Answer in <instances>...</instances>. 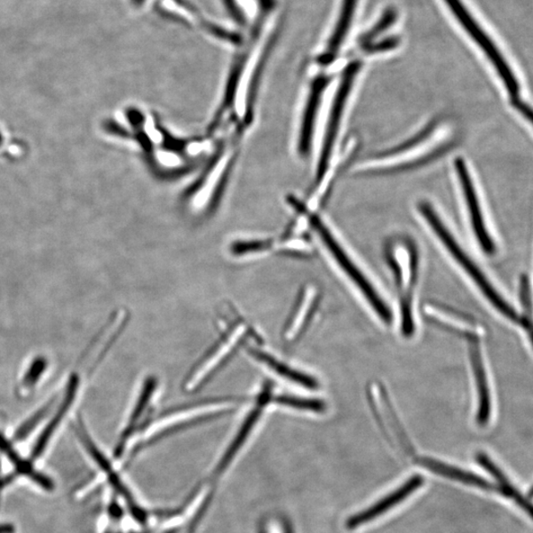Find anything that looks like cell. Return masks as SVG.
<instances>
[{
    "mask_svg": "<svg viewBox=\"0 0 533 533\" xmlns=\"http://www.w3.org/2000/svg\"><path fill=\"white\" fill-rule=\"evenodd\" d=\"M238 402L239 400L236 399L215 398L163 414L164 416L160 417L151 428L149 426L147 437L138 444L132 452V457L137 456V453L150 446L151 443L163 439L165 435L230 413L235 410Z\"/></svg>",
    "mask_w": 533,
    "mask_h": 533,
    "instance_id": "1",
    "label": "cell"
},
{
    "mask_svg": "<svg viewBox=\"0 0 533 533\" xmlns=\"http://www.w3.org/2000/svg\"><path fill=\"white\" fill-rule=\"evenodd\" d=\"M420 211L424 219L429 222L431 228L435 235L439 237L442 243L446 246L448 251L455 258L456 261L462 266L471 279L475 282L477 287L484 293L491 304L500 311V313L509 318L515 323L521 322V318L515 310L505 301L500 293H497L491 282L488 281L484 274L480 271L476 264L470 259L469 256L464 251V249L457 243L455 237L449 233L446 226L440 219L439 215L428 203H420Z\"/></svg>",
    "mask_w": 533,
    "mask_h": 533,
    "instance_id": "2",
    "label": "cell"
},
{
    "mask_svg": "<svg viewBox=\"0 0 533 533\" xmlns=\"http://www.w3.org/2000/svg\"><path fill=\"white\" fill-rule=\"evenodd\" d=\"M248 337L258 339V335L249 327L243 319H235L227 326V331L211 350L193 368L184 384L187 393H195L212 378L216 373L234 357L239 346Z\"/></svg>",
    "mask_w": 533,
    "mask_h": 533,
    "instance_id": "3",
    "label": "cell"
},
{
    "mask_svg": "<svg viewBox=\"0 0 533 533\" xmlns=\"http://www.w3.org/2000/svg\"><path fill=\"white\" fill-rule=\"evenodd\" d=\"M405 249L403 256L402 251L388 253V262L394 274L399 295L402 331L405 337H411L415 332L413 302L419 277V259L414 246L409 244Z\"/></svg>",
    "mask_w": 533,
    "mask_h": 533,
    "instance_id": "4",
    "label": "cell"
},
{
    "mask_svg": "<svg viewBox=\"0 0 533 533\" xmlns=\"http://www.w3.org/2000/svg\"><path fill=\"white\" fill-rule=\"evenodd\" d=\"M310 224L313 226L320 239L330 252L335 261L339 265L340 268L345 272L351 281L359 288L364 298H367L370 306L376 311L377 314L382 319V322L389 324L393 322V314L390 309L386 306V302L382 300L375 288L369 282L366 275L358 268L348 254H346L342 246L337 243L335 237L330 231L325 227L322 220L317 216H313L310 219Z\"/></svg>",
    "mask_w": 533,
    "mask_h": 533,
    "instance_id": "5",
    "label": "cell"
},
{
    "mask_svg": "<svg viewBox=\"0 0 533 533\" xmlns=\"http://www.w3.org/2000/svg\"><path fill=\"white\" fill-rule=\"evenodd\" d=\"M449 7L452 14L456 16L457 21L464 27L465 30L470 35L483 50L485 55L492 62V65L499 74L501 79L512 98L519 97L520 85L515 78L508 62L505 61L499 49L496 47L489 35L484 31L481 26L478 24L475 18L471 15L467 7L461 0H444Z\"/></svg>",
    "mask_w": 533,
    "mask_h": 533,
    "instance_id": "6",
    "label": "cell"
},
{
    "mask_svg": "<svg viewBox=\"0 0 533 533\" xmlns=\"http://www.w3.org/2000/svg\"><path fill=\"white\" fill-rule=\"evenodd\" d=\"M361 64L358 61L353 62L349 67H346L342 76L341 84L338 88L330 115H329L328 124L326 128L325 137L322 154H320L319 163L317 167V181L320 182L324 177L329 162L334 148L335 141L339 131L341 120L345 111V106L348 101L349 95L354 85V80L357 77Z\"/></svg>",
    "mask_w": 533,
    "mask_h": 533,
    "instance_id": "7",
    "label": "cell"
},
{
    "mask_svg": "<svg viewBox=\"0 0 533 533\" xmlns=\"http://www.w3.org/2000/svg\"><path fill=\"white\" fill-rule=\"evenodd\" d=\"M272 395V386L266 385L260 394L259 397L257 398V402L254 409L248 414L243 421V425L240 426L238 433L235 437L229 443L228 448L224 453V456L219 459L215 470L212 471L211 475V481L212 485H215L220 476L227 473V468L233 465L234 460L238 456L240 450L243 449L244 444L251 437L258 421L263 414L265 406L269 403Z\"/></svg>",
    "mask_w": 533,
    "mask_h": 533,
    "instance_id": "8",
    "label": "cell"
},
{
    "mask_svg": "<svg viewBox=\"0 0 533 533\" xmlns=\"http://www.w3.org/2000/svg\"><path fill=\"white\" fill-rule=\"evenodd\" d=\"M456 171L461 185L462 193H464L465 203L469 211L471 224L474 230L475 236L480 246L487 254H494L496 248L492 238L489 235L486 229L485 221L480 209L479 200L473 179H471L467 165L462 158L456 159Z\"/></svg>",
    "mask_w": 533,
    "mask_h": 533,
    "instance_id": "9",
    "label": "cell"
},
{
    "mask_svg": "<svg viewBox=\"0 0 533 533\" xmlns=\"http://www.w3.org/2000/svg\"><path fill=\"white\" fill-rule=\"evenodd\" d=\"M423 484V476L414 475L410 479H408L402 487L397 489V490L385 497L384 499H381L375 505L370 506L366 511L353 515V517L346 521V528L349 529H357L361 527L362 524L376 520L379 515L384 514L390 509H393L394 506L404 501L406 497L412 495L417 489L422 487Z\"/></svg>",
    "mask_w": 533,
    "mask_h": 533,
    "instance_id": "10",
    "label": "cell"
},
{
    "mask_svg": "<svg viewBox=\"0 0 533 533\" xmlns=\"http://www.w3.org/2000/svg\"><path fill=\"white\" fill-rule=\"evenodd\" d=\"M318 302L319 295L314 288L308 287L302 290L288 322L284 325L282 333L284 342L290 344L299 339L313 319Z\"/></svg>",
    "mask_w": 533,
    "mask_h": 533,
    "instance_id": "11",
    "label": "cell"
},
{
    "mask_svg": "<svg viewBox=\"0 0 533 533\" xmlns=\"http://www.w3.org/2000/svg\"><path fill=\"white\" fill-rule=\"evenodd\" d=\"M468 343L471 368H473L477 389V422L479 426H484L487 425L491 416L492 405L490 388H489L483 354L481 352V346H480L479 338H473V339L468 340Z\"/></svg>",
    "mask_w": 533,
    "mask_h": 533,
    "instance_id": "12",
    "label": "cell"
},
{
    "mask_svg": "<svg viewBox=\"0 0 533 533\" xmlns=\"http://www.w3.org/2000/svg\"><path fill=\"white\" fill-rule=\"evenodd\" d=\"M157 386V381L155 378H149L146 380L144 387L141 389V393L137 400L135 407H133L131 416L128 420L126 428L123 429L120 441L115 449V457H121L126 444L131 437L133 432H135L139 421L144 416L145 412L153 399Z\"/></svg>",
    "mask_w": 533,
    "mask_h": 533,
    "instance_id": "13",
    "label": "cell"
},
{
    "mask_svg": "<svg viewBox=\"0 0 533 533\" xmlns=\"http://www.w3.org/2000/svg\"><path fill=\"white\" fill-rule=\"evenodd\" d=\"M327 84L328 80L326 78L319 77L314 83L313 88H311L306 109L305 111L304 120H302L301 133L299 138L298 147L302 155H306L309 151L311 139H313L316 115Z\"/></svg>",
    "mask_w": 533,
    "mask_h": 533,
    "instance_id": "14",
    "label": "cell"
},
{
    "mask_svg": "<svg viewBox=\"0 0 533 533\" xmlns=\"http://www.w3.org/2000/svg\"><path fill=\"white\" fill-rule=\"evenodd\" d=\"M418 464L429 469L433 473L456 480V481L461 483L484 489V490L497 492V486L486 481L482 477L467 473V471H464L460 468L443 464V462L439 460L429 457H421L420 459H418Z\"/></svg>",
    "mask_w": 533,
    "mask_h": 533,
    "instance_id": "15",
    "label": "cell"
},
{
    "mask_svg": "<svg viewBox=\"0 0 533 533\" xmlns=\"http://www.w3.org/2000/svg\"><path fill=\"white\" fill-rule=\"evenodd\" d=\"M78 384L79 378L76 375H74L69 378L64 402H62V403L58 409L57 414L53 416L50 424L47 426V428L44 430V432L40 435L39 440L37 441V442H36L33 451L31 453L32 460L39 458L42 456V453L44 450V449H46L52 434L55 433L56 429L58 428L62 420V418L65 417V415L68 411L70 405L74 402L78 388Z\"/></svg>",
    "mask_w": 533,
    "mask_h": 533,
    "instance_id": "16",
    "label": "cell"
},
{
    "mask_svg": "<svg viewBox=\"0 0 533 533\" xmlns=\"http://www.w3.org/2000/svg\"><path fill=\"white\" fill-rule=\"evenodd\" d=\"M476 460L480 465L484 467L489 473H490L499 483L497 486V492H500L506 497L513 500L521 508L530 515L533 520V504L523 497L509 481L508 478L503 473V471L497 467L491 458H489L485 453L478 452Z\"/></svg>",
    "mask_w": 533,
    "mask_h": 533,
    "instance_id": "17",
    "label": "cell"
},
{
    "mask_svg": "<svg viewBox=\"0 0 533 533\" xmlns=\"http://www.w3.org/2000/svg\"><path fill=\"white\" fill-rule=\"evenodd\" d=\"M357 2L358 0H344L339 21H338L332 38L328 44L326 52L320 59L322 64L331 62L341 48L346 33L349 32Z\"/></svg>",
    "mask_w": 533,
    "mask_h": 533,
    "instance_id": "18",
    "label": "cell"
},
{
    "mask_svg": "<svg viewBox=\"0 0 533 533\" xmlns=\"http://www.w3.org/2000/svg\"><path fill=\"white\" fill-rule=\"evenodd\" d=\"M249 354H251L256 361L262 362L266 367H268L274 372L278 373L282 378L296 382V384L307 388L317 387V382L314 378H310L298 370L290 369L286 363L274 358L273 355L266 354L262 350L249 348Z\"/></svg>",
    "mask_w": 533,
    "mask_h": 533,
    "instance_id": "19",
    "label": "cell"
},
{
    "mask_svg": "<svg viewBox=\"0 0 533 533\" xmlns=\"http://www.w3.org/2000/svg\"><path fill=\"white\" fill-rule=\"evenodd\" d=\"M521 300L524 314L521 319V323L529 334L533 346V307L530 296V283L527 274H523L521 279Z\"/></svg>",
    "mask_w": 533,
    "mask_h": 533,
    "instance_id": "20",
    "label": "cell"
},
{
    "mask_svg": "<svg viewBox=\"0 0 533 533\" xmlns=\"http://www.w3.org/2000/svg\"><path fill=\"white\" fill-rule=\"evenodd\" d=\"M275 402L304 411L322 412L325 409V404L320 400L297 396L282 395L275 399Z\"/></svg>",
    "mask_w": 533,
    "mask_h": 533,
    "instance_id": "21",
    "label": "cell"
},
{
    "mask_svg": "<svg viewBox=\"0 0 533 533\" xmlns=\"http://www.w3.org/2000/svg\"><path fill=\"white\" fill-rule=\"evenodd\" d=\"M396 16V12L394 11V9H388V11L382 15L380 20L372 27V29L364 34L362 42L368 44L370 41L377 38L379 34L385 32L391 25L394 23Z\"/></svg>",
    "mask_w": 533,
    "mask_h": 533,
    "instance_id": "22",
    "label": "cell"
},
{
    "mask_svg": "<svg viewBox=\"0 0 533 533\" xmlns=\"http://www.w3.org/2000/svg\"><path fill=\"white\" fill-rule=\"evenodd\" d=\"M52 402L46 406H44L41 410L36 413L34 416L30 418L29 420H27L25 424H23L20 429L16 432L14 438L17 442H20L24 440L27 435H28L31 431L35 428L36 426L40 423L44 419V417L47 415L52 407Z\"/></svg>",
    "mask_w": 533,
    "mask_h": 533,
    "instance_id": "23",
    "label": "cell"
},
{
    "mask_svg": "<svg viewBox=\"0 0 533 533\" xmlns=\"http://www.w3.org/2000/svg\"><path fill=\"white\" fill-rule=\"evenodd\" d=\"M0 451H3L4 455L13 462L17 467L16 473L18 474H24L25 471L31 466L29 462L22 460L20 457L17 455V452L13 449L11 442L6 441L2 434H0Z\"/></svg>",
    "mask_w": 533,
    "mask_h": 533,
    "instance_id": "24",
    "label": "cell"
},
{
    "mask_svg": "<svg viewBox=\"0 0 533 533\" xmlns=\"http://www.w3.org/2000/svg\"><path fill=\"white\" fill-rule=\"evenodd\" d=\"M47 367V361L44 358H38L34 361L31 364L28 371L26 372V376L22 381V385L24 387H31L36 382L38 381L42 373Z\"/></svg>",
    "mask_w": 533,
    "mask_h": 533,
    "instance_id": "25",
    "label": "cell"
},
{
    "mask_svg": "<svg viewBox=\"0 0 533 533\" xmlns=\"http://www.w3.org/2000/svg\"><path fill=\"white\" fill-rule=\"evenodd\" d=\"M512 105L533 124V109L529 104L523 102L519 97H513L512 98Z\"/></svg>",
    "mask_w": 533,
    "mask_h": 533,
    "instance_id": "26",
    "label": "cell"
},
{
    "mask_svg": "<svg viewBox=\"0 0 533 533\" xmlns=\"http://www.w3.org/2000/svg\"><path fill=\"white\" fill-rule=\"evenodd\" d=\"M226 7L231 17L234 18L235 21L238 24L243 25L245 23V17L242 12V9L238 7L235 0H224Z\"/></svg>",
    "mask_w": 533,
    "mask_h": 533,
    "instance_id": "27",
    "label": "cell"
},
{
    "mask_svg": "<svg viewBox=\"0 0 533 533\" xmlns=\"http://www.w3.org/2000/svg\"><path fill=\"white\" fill-rule=\"evenodd\" d=\"M397 44V38H388L378 44H368L367 50L370 52L387 51L395 48Z\"/></svg>",
    "mask_w": 533,
    "mask_h": 533,
    "instance_id": "28",
    "label": "cell"
},
{
    "mask_svg": "<svg viewBox=\"0 0 533 533\" xmlns=\"http://www.w3.org/2000/svg\"><path fill=\"white\" fill-rule=\"evenodd\" d=\"M15 529L12 524H0V533H14Z\"/></svg>",
    "mask_w": 533,
    "mask_h": 533,
    "instance_id": "29",
    "label": "cell"
},
{
    "mask_svg": "<svg viewBox=\"0 0 533 533\" xmlns=\"http://www.w3.org/2000/svg\"><path fill=\"white\" fill-rule=\"evenodd\" d=\"M282 531L283 533H293V529L290 526V523L289 521H282Z\"/></svg>",
    "mask_w": 533,
    "mask_h": 533,
    "instance_id": "30",
    "label": "cell"
},
{
    "mask_svg": "<svg viewBox=\"0 0 533 533\" xmlns=\"http://www.w3.org/2000/svg\"><path fill=\"white\" fill-rule=\"evenodd\" d=\"M145 0H131L132 4H135L137 6L140 5L141 4H144Z\"/></svg>",
    "mask_w": 533,
    "mask_h": 533,
    "instance_id": "31",
    "label": "cell"
},
{
    "mask_svg": "<svg viewBox=\"0 0 533 533\" xmlns=\"http://www.w3.org/2000/svg\"><path fill=\"white\" fill-rule=\"evenodd\" d=\"M3 141H4L3 133H2V132H0V145H2V144H3Z\"/></svg>",
    "mask_w": 533,
    "mask_h": 533,
    "instance_id": "32",
    "label": "cell"
},
{
    "mask_svg": "<svg viewBox=\"0 0 533 533\" xmlns=\"http://www.w3.org/2000/svg\"><path fill=\"white\" fill-rule=\"evenodd\" d=\"M529 495L530 497H533V487L530 489Z\"/></svg>",
    "mask_w": 533,
    "mask_h": 533,
    "instance_id": "33",
    "label": "cell"
},
{
    "mask_svg": "<svg viewBox=\"0 0 533 533\" xmlns=\"http://www.w3.org/2000/svg\"><path fill=\"white\" fill-rule=\"evenodd\" d=\"M260 533H266L265 530H262Z\"/></svg>",
    "mask_w": 533,
    "mask_h": 533,
    "instance_id": "34",
    "label": "cell"
}]
</instances>
